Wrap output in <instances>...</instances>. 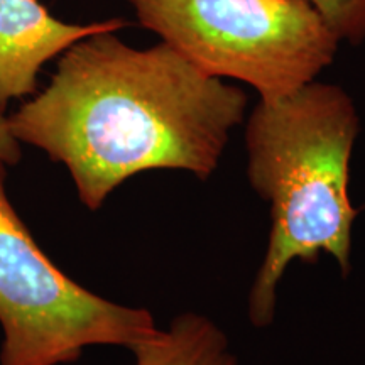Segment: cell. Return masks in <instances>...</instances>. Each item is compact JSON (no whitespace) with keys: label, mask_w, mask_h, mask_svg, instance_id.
I'll use <instances>...</instances> for the list:
<instances>
[{"label":"cell","mask_w":365,"mask_h":365,"mask_svg":"<svg viewBox=\"0 0 365 365\" xmlns=\"http://www.w3.org/2000/svg\"><path fill=\"white\" fill-rule=\"evenodd\" d=\"M0 164V365L76 362L86 346L132 350L159 331L153 313L100 298L58 269L7 196Z\"/></svg>","instance_id":"4"},{"label":"cell","mask_w":365,"mask_h":365,"mask_svg":"<svg viewBox=\"0 0 365 365\" xmlns=\"http://www.w3.org/2000/svg\"><path fill=\"white\" fill-rule=\"evenodd\" d=\"M327 22L340 43L365 41V0H304Z\"/></svg>","instance_id":"7"},{"label":"cell","mask_w":365,"mask_h":365,"mask_svg":"<svg viewBox=\"0 0 365 365\" xmlns=\"http://www.w3.org/2000/svg\"><path fill=\"white\" fill-rule=\"evenodd\" d=\"M357 107L339 85L312 83L281 98H259L245 122L247 178L271 207L267 250L249 294L255 328L274 322L277 284L293 261L330 254L350 271L357 210L349 196Z\"/></svg>","instance_id":"2"},{"label":"cell","mask_w":365,"mask_h":365,"mask_svg":"<svg viewBox=\"0 0 365 365\" xmlns=\"http://www.w3.org/2000/svg\"><path fill=\"white\" fill-rule=\"evenodd\" d=\"M137 22L203 73L281 98L333 63L340 41L304 0H127Z\"/></svg>","instance_id":"3"},{"label":"cell","mask_w":365,"mask_h":365,"mask_svg":"<svg viewBox=\"0 0 365 365\" xmlns=\"http://www.w3.org/2000/svg\"><path fill=\"white\" fill-rule=\"evenodd\" d=\"M21 143L12 134L11 125H9V117L4 115V108L0 107V164L16 166L21 161Z\"/></svg>","instance_id":"8"},{"label":"cell","mask_w":365,"mask_h":365,"mask_svg":"<svg viewBox=\"0 0 365 365\" xmlns=\"http://www.w3.org/2000/svg\"><path fill=\"white\" fill-rule=\"evenodd\" d=\"M115 33L70 46L48 86L9 117L19 143L66 168L91 212L144 171L207 181L247 115L240 86L207 75L164 41L135 49Z\"/></svg>","instance_id":"1"},{"label":"cell","mask_w":365,"mask_h":365,"mask_svg":"<svg viewBox=\"0 0 365 365\" xmlns=\"http://www.w3.org/2000/svg\"><path fill=\"white\" fill-rule=\"evenodd\" d=\"M135 365H239L220 327L198 313H182L130 350Z\"/></svg>","instance_id":"6"},{"label":"cell","mask_w":365,"mask_h":365,"mask_svg":"<svg viewBox=\"0 0 365 365\" xmlns=\"http://www.w3.org/2000/svg\"><path fill=\"white\" fill-rule=\"evenodd\" d=\"M127 26L124 19L68 24L56 19L39 0H0V107L38 93L41 68L76 41Z\"/></svg>","instance_id":"5"}]
</instances>
